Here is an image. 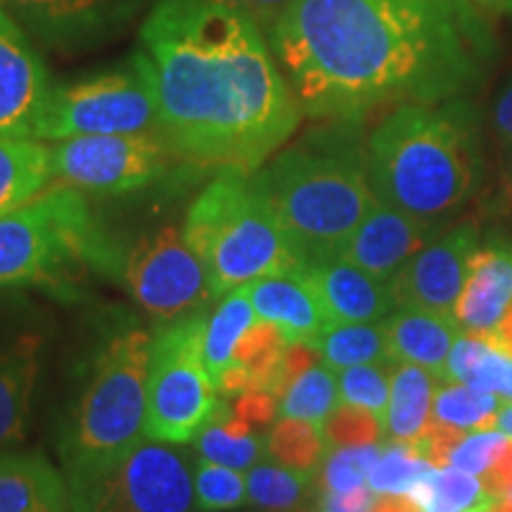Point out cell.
Masks as SVG:
<instances>
[{
    "label": "cell",
    "mask_w": 512,
    "mask_h": 512,
    "mask_svg": "<svg viewBox=\"0 0 512 512\" xmlns=\"http://www.w3.org/2000/svg\"><path fill=\"white\" fill-rule=\"evenodd\" d=\"M463 384H470L479 392L496 394L501 401H512V358L486 344Z\"/></svg>",
    "instance_id": "40"
},
{
    "label": "cell",
    "mask_w": 512,
    "mask_h": 512,
    "mask_svg": "<svg viewBox=\"0 0 512 512\" xmlns=\"http://www.w3.org/2000/svg\"><path fill=\"white\" fill-rule=\"evenodd\" d=\"M309 472H297L280 463H259L249 467L247 503L261 512H304L311 498Z\"/></svg>",
    "instance_id": "28"
},
{
    "label": "cell",
    "mask_w": 512,
    "mask_h": 512,
    "mask_svg": "<svg viewBox=\"0 0 512 512\" xmlns=\"http://www.w3.org/2000/svg\"><path fill=\"white\" fill-rule=\"evenodd\" d=\"M169 152L174 150L155 133L79 136L50 147L55 181L93 195L147 188L164 176Z\"/></svg>",
    "instance_id": "11"
},
{
    "label": "cell",
    "mask_w": 512,
    "mask_h": 512,
    "mask_svg": "<svg viewBox=\"0 0 512 512\" xmlns=\"http://www.w3.org/2000/svg\"><path fill=\"white\" fill-rule=\"evenodd\" d=\"M67 512H69V510H67Z\"/></svg>",
    "instance_id": "57"
},
{
    "label": "cell",
    "mask_w": 512,
    "mask_h": 512,
    "mask_svg": "<svg viewBox=\"0 0 512 512\" xmlns=\"http://www.w3.org/2000/svg\"><path fill=\"white\" fill-rule=\"evenodd\" d=\"M302 273L330 323H377L396 309L387 280L344 259L311 261Z\"/></svg>",
    "instance_id": "17"
},
{
    "label": "cell",
    "mask_w": 512,
    "mask_h": 512,
    "mask_svg": "<svg viewBox=\"0 0 512 512\" xmlns=\"http://www.w3.org/2000/svg\"><path fill=\"white\" fill-rule=\"evenodd\" d=\"M411 498L422 512H486L498 501L482 479L456 467H434L411 491Z\"/></svg>",
    "instance_id": "26"
},
{
    "label": "cell",
    "mask_w": 512,
    "mask_h": 512,
    "mask_svg": "<svg viewBox=\"0 0 512 512\" xmlns=\"http://www.w3.org/2000/svg\"><path fill=\"white\" fill-rule=\"evenodd\" d=\"M195 448L200 458L242 472L261 460L266 444L264 439L256 437L254 427H249L233 413V406L219 403L195 437Z\"/></svg>",
    "instance_id": "25"
},
{
    "label": "cell",
    "mask_w": 512,
    "mask_h": 512,
    "mask_svg": "<svg viewBox=\"0 0 512 512\" xmlns=\"http://www.w3.org/2000/svg\"><path fill=\"white\" fill-rule=\"evenodd\" d=\"M482 3H498V5H503V0H482Z\"/></svg>",
    "instance_id": "54"
},
{
    "label": "cell",
    "mask_w": 512,
    "mask_h": 512,
    "mask_svg": "<svg viewBox=\"0 0 512 512\" xmlns=\"http://www.w3.org/2000/svg\"><path fill=\"white\" fill-rule=\"evenodd\" d=\"M124 259L81 190L64 183L0 216V287L67 290L83 271H124Z\"/></svg>",
    "instance_id": "7"
},
{
    "label": "cell",
    "mask_w": 512,
    "mask_h": 512,
    "mask_svg": "<svg viewBox=\"0 0 512 512\" xmlns=\"http://www.w3.org/2000/svg\"><path fill=\"white\" fill-rule=\"evenodd\" d=\"M233 413L238 415L242 422H247L249 427L259 430L275 422L280 413V401L278 396L264 389H247V392L238 394V399L233 403Z\"/></svg>",
    "instance_id": "42"
},
{
    "label": "cell",
    "mask_w": 512,
    "mask_h": 512,
    "mask_svg": "<svg viewBox=\"0 0 512 512\" xmlns=\"http://www.w3.org/2000/svg\"><path fill=\"white\" fill-rule=\"evenodd\" d=\"M366 155L377 200L439 223L470 200L482 174L475 110L458 98L406 102L375 126Z\"/></svg>",
    "instance_id": "3"
},
{
    "label": "cell",
    "mask_w": 512,
    "mask_h": 512,
    "mask_svg": "<svg viewBox=\"0 0 512 512\" xmlns=\"http://www.w3.org/2000/svg\"><path fill=\"white\" fill-rule=\"evenodd\" d=\"M382 325L392 361L413 363L444 380L448 354L463 335L456 318L446 313L396 306L387 318H382Z\"/></svg>",
    "instance_id": "20"
},
{
    "label": "cell",
    "mask_w": 512,
    "mask_h": 512,
    "mask_svg": "<svg viewBox=\"0 0 512 512\" xmlns=\"http://www.w3.org/2000/svg\"><path fill=\"white\" fill-rule=\"evenodd\" d=\"M489 489L491 496L496 498H508L512 494V439L503 446V451L498 453L494 465L484 472V477H479Z\"/></svg>",
    "instance_id": "45"
},
{
    "label": "cell",
    "mask_w": 512,
    "mask_h": 512,
    "mask_svg": "<svg viewBox=\"0 0 512 512\" xmlns=\"http://www.w3.org/2000/svg\"><path fill=\"white\" fill-rule=\"evenodd\" d=\"M192 482H195V505L204 510L223 512L247 505V482L240 470L197 458L192 463Z\"/></svg>",
    "instance_id": "35"
},
{
    "label": "cell",
    "mask_w": 512,
    "mask_h": 512,
    "mask_svg": "<svg viewBox=\"0 0 512 512\" xmlns=\"http://www.w3.org/2000/svg\"><path fill=\"white\" fill-rule=\"evenodd\" d=\"M46 46L93 48L110 41L133 15V0H8Z\"/></svg>",
    "instance_id": "15"
},
{
    "label": "cell",
    "mask_w": 512,
    "mask_h": 512,
    "mask_svg": "<svg viewBox=\"0 0 512 512\" xmlns=\"http://www.w3.org/2000/svg\"><path fill=\"white\" fill-rule=\"evenodd\" d=\"M252 382V373L247 368L238 366V363H228L219 375V380H216V389L226 396H238L247 392V389H252Z\"/></svg>",
    "instance_id": "46"
},
{
    "label": "cell",
    "mask_w": 512,
    "mask_h": 512,
    "mask_svg": "<svg viewBox=\"0 0 512 512\" xmlns=\"http://www.w3.org/2000/svg\"><path fill=\"white\" fill-rule=\"evenodd\" d=\"M373 512H422L411 496H377Z\"/></svg>",
    "instance_id": "49"
},
{
    "label": "cell",
    "mask_w": 512,
    "mask_h": 512,
    "mask_svg": "<svg viewBox=\"0 0 512 512\" xmlns=\"http://www.w3.org/2000/svg\"><path fill=\"white\" fill-rule=\"evenodd\" d=\"M53 181L50 147L34 138H0V216L22 207Z\"/></svg>",
    "instance_id": "24"
},
{
    "label": "cell",
    "mask_w": 512,
    "mask_h": 512,
    "mask_svg": "<svg viewBox=\"0 0 512 512\" xmlns=\"http://www.w3.org/2000/svg\"><path fill=\"white\" fill-rule=\"evenodd\" d=\"M389 380H392V363H363V366L339 370V401L366 408L382 418L389 401Z\"/></svg>",
    "instance_id": "36"
},
{
    "label": "cell",
    "mask_w": 512,
    "mask_h": 512,
    "mask_svg": "<svg viewBox=\"0 0 512 512\" xmlns=\"http://www.w3.org/2000/svg\"><path fill=\"white\" fill-rule=\"evenodd\" d=\"M207 3L223 5V8L238 10L249 19H254L261 29H268L271 24L287 10L292 0H207Z\"/></svg>",
    "instance_id": "44"
},
{
    "label": "cell",
    "mask_w": 512,
    "mask_h": 512,
    "mask_svg": "<svg viewBox=\"0 0 512 512\" xmlns=\"http://www.w3.org/2000/svg\"><path fill=\"white\" fill-rule=\"evenodd\" d=\"M479 247V228L475 223H460L444 235L427 242L411 256L401 271L389 280L396 306H411L432 313L453 316L463 292L467 264Z\"/></svg>",
    "instance_id": "13"
},
{
    "label": "cell",
    "mask_w": 512,
    "mask_h": 512,
    "mask_svg": "<svg viewBox=\"0 0 512 512\" xmlns=\"http://www.w3.org/2000/svg\"><path fill=\"white\" fill-rule=\"evenodd\" d=\"M159 131L157 105L136 62L50 88L36 140Z\"/></svg>",
    "instance_id": "9"
},
{
    "label": "cell",
    "mask_w": 512,
    "mask_h": 512,
    "mask_svg": "<svg viewBox=\"0 0 512 512\" xmlns=\"http://www.w3.org/2000/svg\"><path fill=\"white\" fill-rule=\"evenodd\" d=\"M38 375V339L22 337L0 351V446L17 444L27 430Z\"/></svg>",
    "instance_id": "23"
},
{
    "label": "cell",
    "mask_w": 512,
    "mask_h": 512,
    "mask_svg": "<svg viewBox=\"0 0 512 512\" xmlns=\"http://www.w3.org/2000/svg\"><path fill=\"white\" fill-rule=\"evenodd\" d=\"M434 467L420 456L411 444L389 441L382 446L373 470L368 475V486L377 496H411V491L425 479Z\"/></svg>",
    "instance_id": "34"
},
{
    "label": "cell",
    "mask_w": 512,
    "mask_h": 512,
    "mask_svg": "<svg viewBox=\"0 0 512 512\" xmlns=\"http://www.w3.org/2000/svg\"><path fill=\"white\" fill-rule=\"evenodd\" d=\"M508 434L501 430H479L463 434V439L458 441L456 448L451 451L448 458V467H456L467 475L484 477V472L494 465L498 453L503 451V446L508 444Z\"/></svg>",
    "instance_id": "39"
},
{
    "label": "cell",
    "mask_w": 512,
    "mask_h": 512,
    "mask_svg": "<svg viewBox=\"0 0 512 512\" xmlns=\"http://www.w3.org/2000/svg\"><path fill=\"white\" fill-rule=\"evenodd\" d=\"M266 38L302 112L330 121L458 98L494 53L467 0H292Z\"/></svg>",
    "instance_id": "1"
},
{
    "label": "cell",
    "mask_w": 512,
    "mask_h": 512,
    "mask_svg": "<svg viewBox=\"0 0 512 512\" xmlns=\"http://www.w3.org/2000/svg\"><path fill=\"white\" fill-rule=\"evenodd\" d=\"M133 62L155 98L159 136L192 162L252 174L302 121L266 31L238 10L157 0Z\"/></svg>",
    "instance_id": "2"
},
{
    "label": "cell",
    "mask_w": 512,
    "mask_h": 512,
    "mask_svg": "<svg viewBox=\"0 0 512 512\" xmlns=\"http://www.w3.org/2000/svg\"><path fill=\"white\" fill-rule=\"evenodd\" d=\"M508 501H512V494H510V496H508Z\"/></svg>",
    "instance_id": "55"
},
{
    "label": "cell",
    "mask_w": 512,
    "mask_h": 512,
    "mask_svg": "<svg viewBox=\"0 0 512 512\" xmlns=\"http://www.w3.org/2000/svg\"><path fill=\"white\" fill-rule=\"evenodd\" d=\"M380 451V444L335 446L320 467V491H354L366 486Z\"/></svg>",
    "instance_id": "37"
},
{
    "label": "cell",
    "mask_w": 512,
    "mask_h": 512,
    "mask_svg": "<svg viewBox=\"0 0 512 512\" xmlns=\"http://www.w3.org/2000/svg\"><path fill=\"white\" fill-rule=\"evenodd\" d=\"M150 351L152 337L131 328L112 337L95 358L60 444L69 491L93 482L143 441Z\"/></svg>",
    "instance_id": "6"
},
{
    "label": "cell",
    "mask_w": 512,
    "mask_h": 512,
    "mask_svg": "<svg viewBox=\"0 0 512 512\" xmlns=\"http://www.w3.org/2000/svg\"><path fill=\"white\" fill-rule=\"evenodd\" d=\"M486 512H512V501H508V498H498Z\"/></svg>",
    "instance_id": "52"
},
{
    "label": "cell",
    "mask_w": 512,
    "mask_h": 512,
    "mask_svg": "<svg viewBox=\"0 0 512 512\" xmlns=\"http://www.w3.org/2000/svg\"><path fill=\"white\" fill-rule=\"evenodd\" d=\"M503 185H505V195H508L512 202V143L508 145V155H505V164H503Z\"/></svg>",
    "instance_id": "51"
},
{
    "label": "cell",
    "mask_w": 512,
    "mask_h": 512,
    "mask_svg": "<svg viewBox=\"0 0 512 512\" xmlns=\"http://www.w3.org/2000/svg\"><path fill=\"white\" fill-rule=\"evenodd\" d=\"M256 176L304 266L337 259L377 202L358 121H332Z\"/></svg>",
    "instance_id": "4"
},
{
    "label": "cell",
    "mask_w": 512,
    "mask_h": 512,
    "mask_svg": "<svg viewBox=\"0 0 512 512\" xmlns=\"http://www.w3.org/2000/svg\"><path fill=\"white\" fill-rule=\"evenodd\" d=\"M501 403L503 401L496 394L479 392L470 384L441 380L437 394H434L432 420L463 432L496 430V415Z\"/></svg>",
    "instance_id": "30"
},
{
    "label": "cell",
    "mask_w": 512,
    "mask_h": 512,
    "mask_svg": "<svg viewBox=\"0 0 512 512\" xmlns=\"http://www.w3.org/2000/svg\"><path fill=\"white\" fill-rule=\"evenodd\" d=\"M192 463L181 448L140 441L93 482L69 491V512H190Z\"/></svg>",
    "instance_id": "10"
},
{
    "label": "cell",
    "mask_w": 512,
    "mask_h": 512,
    "mask_svg": "<svg viewBox=\"0 0 512 512\" xmlns=\"http://www.w3.org/2000/svg\"><path fill=\"white\" fill-rule=\"evenodd\" d=\"M254 316V306L249 302L245 287H240V290L226 294L219 309L204 320L202 351L214 382L219 380L223 368L230 363L235 344L240 342L245 330L254 323Z\"/></svg>",
    "instance_id": "29"
},
{
    "label": "cell",
    "mask_w": 512,
    "mask_h": 512,
    "mask_svg": "<svg viewBox=\"0 0 512 512\" xmlns=\"http://www.w3.org/2000/svg\"><path fill=\"white\" fill-rule=\"evenodd\" d=\"M320 361V351L313 344L306 342H290L287 344L283 361H280L278 370H275V380L271 387V394L278 396V401H283V396L290 392L292 384L302 377L306 370L316 366Z\"/></svg>",
    "instance_id": "41"
},
{
    "label": "cell",
    "mask_w": 512,
    "mask_h": 512,
    "mask_svg": "<svg viewBox=\"0 0 512 512\" xmlns=\"http://www.w3.org/2000/svg\"><path fill=\"white\" fill-rule=\"evenodd\" d=\"M249 302L259 318L271 320L285 332L287 342H306L316 347L330 320L320 306L309 280L299 271L268 275L245 285Z\"/></svg>",
    "instance_id": "19"
},
{
    "label": "cell",
    "mask_w": 512,
    "mask_h": 512,
    "mask_svg": "<svg viewBox=\"0 0 512 512\" xmlns=\"http://www.w3.org/2000/svg\"><path fill=\"white\" fill-rule=\"evenodd\" d=\"M503 8L508 10V12H512V0H503Z\"/></svg>",
    "instance_id": "53"
},
{
    "label": "cell",
    "mask_w": 512,
    "mask_h": 512,
    "mask_svg": "<svg viewBox=\"0 0 512 512\" xmlns=\"http://www.w3.org/2000/svg\"><path fill=\"white\" fill-rule=\"evenodd\" d=\"M496 430H501L503 434H508V437L512 439V401H503L501 408H498Z\"/></svg>",
    "instance_id": "50"
},
{
    "label": "cell",
    "mask_w": 512,
    "mask_h": 512,
    "mask_svg": "<svg viewBox=\"0 0 512 512\" xmlns=\"http://www.w3.org/2000/svg\"><path fill=\"white\" fill-rule=\"evenodd\" d=\"M48 69L0 3V138H34L50 95Z\"/></svg>",
    "instance_id": "14"
},
{
    "label": "cell",
    "mask_w": 512,
    "mask_h": 512,
    "mask_svg": "<svg viewBox=\"0 0 512 512\" xmlns=\"http://www.w3.org/2000/svg\"><path fill=\"white\" fill-rule=\"evenodd\" d=\"M266 456L290 470L313 475V470L328 456V439H325L323 427L304 420L283 418L268 432Z\"/></svg>",
    "instance_id": "31"
},
{
    "label": "cell",
    "mask_w": 512,
    "mask_h": 512,
    "mask_svg": "<svg viewBox=\"0 0 512 512\" xmlns=\"http://www.w3.org/2000/svg\"><path fill=\"white\" fill-rule=\"evenodd\" d=\"M124 280L136 302L162 320L181 318L211 299L207 268L174 226L159 228L128 249Z\"/></svg>",
    "instance_id": "12"
},
{
    "label": "cell",
    "mask_w": 512,
    "mask_h": 512,
    "mask_svg": "<svg viewBox=\"0 0 512 512\" xmlns=\"http://www.w3.org/2000/svg\"><path fill=\"white\" fill-rule=\"evenodd\" d=\"M484 342L489 344L491 349L501 351V354L512 358V304H510L508 313H505V318L501 320V325H498V328L491 332Z\"/></svg>",
    "instance_id": "48"
},
{
    "label": "cell",
    "mask_w": 512,
    "mask_h": 512,
    "mask_svg": "<svg viewBox=\"0 0 512 512\" xmlns=\"http://www.w3.org/2000/svg\"><path fill=\"white\" fill-rule=\"evenodd\" d=\"M325 439L332 446H363L380 444L384 437L382 418L366 408L339 403L323 425Z\"/></svg>",
    "instance_id": "38"
},
{
    "label": "cell",
    "mask_w": 512,
    "mask_h": 512,
    "mask_svg": "<svg viewBox=\"0 0 512 512\" xmlns=\"http://www.w3.org/2000/svg\"><path fill=\"white\" fill-rule=\"evenodd\" d=\"M494 128L505 145L512 143V83L498 95L494 107Z\"/></svg>",
    "instance_id": "47"
},
{
    "label": "cell",
    "mask_w": 512,
    "mask_h": 512,
    "mask_svg": "<svg viewBox=\"0 0 512 512\" xmlns=\"http://www.w3.org/2000/svg\"><path fill=\"white\" fill-rule=\"evenodd\" d=\"M377 494L370 486L354 491H320L316 512H373Z\"/></svg>",
    "instance_id": "43"
},
{
    "label": "cell",
    "mask_w": 512,
    "mask_h": 512,
    "mask_svg": "<svg viewBox=\"0 0 512 512\" xmlns=\"http://www.w3.org/2000/svg\"><path fill=\"white\" fill-rule=\"evenodd\" d=\"M316 349L335 373L363 363H394L382 320L377 323H330Z\"/></svg>",
    "instance_id": "27"
},
{
    "label": "cell",
    "mask_w": 512,
    "mask_h": 512,
    "mask_svg": "<svg viewBox=\"0 0 512 512\" xmlns=\"http://www.w3.org/2000/svg\"><path fill=\"white\" fill-rule=\"evenodd\" d=\"M437 228V221L415 219L377 200L337 259L389 283L411 256L434 240Z\"/></svg>",
    "instance_id": "16"
},
{
    "label": "cell",
    "mask_w": 512,
    "mask_h": 512,
    "mask_svg": "<svg viewBox=\"0 0 512 512\" xmlns=\"http://www.w3.org/2000/svg\"><path fill=\"white\" fill-rule=\"evenodd\" d=\"M69 484L46 458L0 456V512H67Z\"/></svg>",
    "instance_id": "21"
},
{
    "label": "cell",
    "mask_w": 512,
    "mask_h": 512,
    "mask_svg": "<svg viewBox=\"0 0 512 512\" xmlns=\"http://www.w3.org/2000/svg\"><path fill=\"white\" fill-rule=\"evenodd\" d=\"M339 403V387L335 370L330 366H316L306 370L292 389L280 401V413L283 418H294L311 422V425L323 427L330 413L335 411Z\"/></svg>",
    "instance_id": "33"
},
{
    "label": "cell",
    "mask_w": 512,
    "mask_h": 512,
    "mask_svg": "<svg viewBox=\"0 0 512 512\" xmlns=\"http://www.w3.org/2000/svg\"><path fill=\"white\" fill-rule=\"evenodd\" d=\"M441 382L430 370L413 363H392L387 411L382 415V430L387 441L415 444L432 422V403Z\"/></svg>",
    "instance_id": "22"
},
{
    "label": "cell",
    "mask_w": 512,
    "mask_h": 512,
    "mask_svg": "<svg viewBox=\"0 0 512 512\" xmlns=\"http://www.w3.org/2000/svg\"><path fill=\"white\" fill-rule=\"evenodd\" d=\"M0 3H5V0H0Z\"/></svg>",
    "instance_id": "56"
},
{
    "label": "cell",
    "mask_w": 512,
    "mask_h": 512,
    "mask_svg": "<svg viewBox=\"0 0 512 512\" xmlns=\"http://www.w3.org/2000/svg\"><path fill=\"white\" fill-rule=\"evenodd\" d=\"M204 318H176L152 339L147 370L145 437L188 444L219 406L216 382L202 351Z\"/></svg>",
    "instance_id": "8"
},
{
    "label": "cell",
    "mask_w": 512,
    "mask_h": 512,
    "mask_svg": "<svg viewBox=\"0 0 512 512\" xmlns=\"http://www.w3.org/2000/svg\"><path fill=\"white\" fill-rule=\"evenodd\" d=\"M287 337L278 325L271 320L261 318L259 323H252L245 330V335L240 337V342L235 344L233 358L230 363H238V366L247 368L252 373V389H264L271 392L275 370H278L283 354L287 349Z\"/></svg>",
    "instance_id": "32"
},
{
    "label": "cell",
    "mask_w": 512,
    "mask_h": 512,
    "mask_svg": "<svg viewBox=\"0 0 512 512\" xmlns=\"http://www.w3.org/2000/svg\"><path fill=\"white\" fill-rule=\"evenodd\" d=\"M183 235L207 268L214 299L259 278L304 268L256 171L223 166L192 202Z\"/></svg>",
    "instance_id": "5"
},
{
    "label": "cell",
    "mask_w": 512,
    "mask_h": 512,
    "mask_svg": "<svg viewBox=\"0 0 512 512\" xmlns=\"http://www.w3.org/2000/svg\"><path fill=\"white\" fill-rule=\"evenodd\" d=\"M512 304V245L503 240L479 245L467 264L463 292L453 318L463 332L486 339Z\"/></svg>",
    "instance_id": "18"
}]
</instances>
